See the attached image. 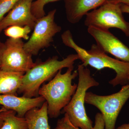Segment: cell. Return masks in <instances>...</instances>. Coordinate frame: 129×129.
<instances>
[{
  "label": "cell",
  "instance_id": "obj_7",
  "mask_svg": "<svg viewBox=\"0 0 129 129\" xmlns=\"http://www.w3.org/2000/svg\"><path fill=\"white\" fill-rule=\"evenodd\" d=\"M56 12L53 9L37 19L32 35L24 44L25 50L32 56L37 55L42 49L49 47L55 36L61 30V26L55 22Z\"/></svg>",
  "mask_w": 129,
  "mask_h": 129
},
{
  "label": "cell",
  "instance_id": "obj_10",
  "mask_svg": "<svg viewBox=\"0 0 129 129\" xmlns=\"http://www.w3.org/2000/svg\"><path fill=\"white\" fill-rule=\"evenodd\" d=\"M34 0H19L0 21V34L11 25L28 26L32 30L37 21L31 12V6Z\"/></svg>",
  "mask_w": 129,
  "mask_h": 129
},
{
  "label": "cell",
  "instance_id": "obj_9",
  "mask_svg": "<svg viewBox=\"0 0 129 129\" xmlns=\"http://www.w3.org/2000/svg\"><path fill=\"white\" fill-rule=\"evenodd\" d=\"M88 32L105 53H109L122 61L129 63V48L109 30L89 27Z\"/></svg>",
  "mask_w": 129,
  "mask_h": 129
},
{
  "label": "cell",
  "instance_id": "obj_2",
  "mask_svg": "<svg viewBox=\"0 0 129 129\" xmlns=\"http://www.w3.org/2000/svg\"><path fill=\"white\" fill-rule=\"evenodd\" d=\"M74 68V67L68 68L64 74L62 73V70H59L51 80L39 90V95L47 103L48 115L51 118H55L60 115L76 91L77 84H73L72 81L78 74L77 70L73 72Z\"/></svg>",
  "mask_w": 129,
  "mask_h": 129
},
{
  "label": "cell",
  "instance_id": "obj_20",
  "mask_svg": "<svg viewBox=\"0 0 129 129\" xmlns=\"http://www.w3.org/2000/svg\"><path fill=\"white\" fill-rule=\"evenodd\" d=\"M76 129H80L76 127ZM91 129H105V122L101 113L96 114L95 118V124Z\"/></svg>",
  "mask_w": 129,
  "mask_h": 129
},
{
  "label": "cell",
  "instance_id": "obj_23",
  "mask_svg": "<svg viewBox=\"0 0 129 129\" xmlns=\"http://www.w3.org/2000/svg\"><path fill=\"white\" fill-rule=\"evenodd\" d=\"M120 7L123 13L129 14V6L123 4H120Z\"/></svg>",
  "mask_w": 129,
  "mask_h": 129
},
{
  "label": "cell",
  "instance_id": "obj_21",
  "mask_svg": "<svg viewBox=\"0 0 129 129\" xmlns=\"http://www.w3.org/2000/svg\"><path fill=\"white\" fill-rule=\"evenodd\" d=\"M107 1L114 3L123 4L129 6V0H107Z\"/></svg>",
  "mask_w": 129,
  "mask_h": 129
},
{
  "label": "cell",
  "instance_id": "obj_8",
  "mask_svg": "<svg viewBox=\"0 0 129 129\" xmlns=\"http://www.w3.org/2000/svg\"><path fill=\"white\" fill-rule=\"evenodd\" d=\"M22 39L9 38L5 42L0 70L7 72L25 73L35 64L32 55L25 50Z\"/></svg>",
  "mask_w": 129,
  "mask_h": 129
},
{
  "label": "cell",
  "instance_id": "obj_1",
  "mask_svg": "<svg viewBox=\"0 0 129 129\" xmlns=\"http://www.w3.org/2000/svg\"><path fill=\"white\" fill-rule=\"evenodd\" d=\"M61 38L64 45L75 51L84 67L89 65L99 70L105 68L114 70L116 76L109 82L113 87L129 84V63L109 56L96 44L92 45L89 50L82 48L74 41L69 30L64 31Z\"/></svg>",
  "mask_w": 129,
  "mask_h": 129
},
{
  "label": "cell",
  "instance_id": "obj_12",
  "mask_svg": "<svg viewBox=\"0 0 129 129\" xmlns=\"http://www.w3.org/2000/svg\"><path fill=\"white\" fill-rule=\"evenodd\" d=\"M66 17L70 23H78L84 16L107 0H64Z\"/></svg>",
  "mask_w": 129,
  "mask_h": 129
},
{
  "label": "cell",
  "instance_id": "obj_18",
  "mask_svg": "<svg viewBox=\"0 0 129 129\" xmlns=\"http://www.w3.org/2000/svg\"><path fill=\"white\" fill-rule=\"evenodd\" d=\"M19 0H0V21Z\"/></svg>",
  "mask_w": 129,
  "mask_h": 129
},
{
  "label": "cell",
  "instance_id": "obj_3",
  "mask_svg": "<svg viewBox=\"0 0 129 129\" xmlns=\"http://www.w3.org/2000/svg\"><path fill=\"white\" fill-rule=\"evenodd\" d=\"M78 60L77 54H71L62 60L55 56L44 61H37L35 66L24 74L18 92L29 98L39 96V90L43 83L55 76L60 70L74 67Z\"/></svg>",
  "mask_w": 129,
  "mask_h": 129
},
{
  "label": "cell",
  "instance_id": "obj_4",
  "mask_svg": "<svg viewBox=\"0 0 129 129\" xmlns=\"http://www.w3.org/2000/svg\"><path fill=\"white\" fill-rule=\"evenodd\" d=\"M77 70L79 76L77 89L63 112L75 127L80 129H91L93 122L86 114L85 99L87 91L91 87L98 86L99 83L91 76L90 71L87 67L79 64Z\"/></svg>",
  "mask_w": 129,
  "mask_h": 129
},
{
  "label": "cell",
  "instance_id": "obj_19",
  "mask_svg": "<svg viewBox=\"0 0 129 129\" xmlns=\"http://www.w3.org/2000/svg\"><path fill=\"white\" fill-rule=\"evenodd\" d=\"M52 129H76L70 121L69 119L66 114L64 117L58 119L55 128Z\"/></svg>",
  "mask_w": 129,
  "mask_h": 129
},
{
  "label": "cell",
  "instance_id": "obj_16",
  "mask_svg": "<svg viewBox=\"0 0 129 129\" xmlns=\"http://www.w3.org/2000/svg\"><path fill=\"white\" fill-rule=\"evenodd\" d=\"M32 29L28 26L11 25L8 27L4 30V34L9 38L14 39H23L28 40Z\"/></svg>",
  "mask_w": 129,
  "mask_h": 129
},
{
  "label": "cell",
  "instance_id": "obj_13",
  "mask_svg": "<svg viewBox=\"0 0 129 129\" xmlns=\"http://www.w3.org/2000/svg\"><path fill=\"white\" fill-rule=\"evenodd\" d=\"M24 74L0 70V95L17 96L18 91Z\"/></svg>",
  "mask_w": 129,
  "mask_h": 129
},
{
  "label": "cell",
  "instance_id": "obj_15",
  "mask_svg": "<svg viewBox=\"0 0 129 129\" xmlns=\"http://www.w3.org/2000/svg\"><path fill=\"white\" fill-rule=\"evenodd\" d=\"M1 114L3 124L0 129H28L27 122L24 117L16 115L15 111L2 107Z\"/></svg>",
  "mask_w": 129,
  "mask_h": 129
},
{
  "label": "cell",
  "instance_id": "obj_22",
  "mask_svg": "<svg viewBox=\"0 0 129 129\" xmlns=\"http://www.w3.org/2000/svg\"><path fill=\"white\" fill-rule=\"evenodd\" d=\"M6 47L5 43H3L0 39V66H1V62L3 54Z\"/></svg>",
  "mask_w": 129,
  "mask_h": 129
},
{
  "label": "cell",
  "instance_id": "obj_11",
  "mask_svg": "<svg viewBox=\"0 0 129 129\" xmlns=\"http://www.w3.org/2000/svg\"><path fill=\"white\" fill-rule=\"evenodd\" d=\"M45 101L41 96L29 98L12 95H0V106L15 111L17 115L24 117L28 111L41 107Z\"/></svg>",
  "mask_w": 129,
  "mask_h": 129
},
{
  "label": "cell",
  "instance_id": "obj_6",
  "mask_svg": "<svg viewBox=\"0 0 129 129\" xmlns=\"http://www.w3.org/2000/svg\"><path fill=\"white\" fill-rule=\"evenodd\" d=\"M123 13L120 4L107 0L101 6L86 15L84 24L88 27H93L107 30L111 28L119 29L129 37V22L125 21Z\"/></svg>",
  "mask_w": 129,
  "mask_h": 129
},
{
  "label": "cell",
  "instance_id": "obj_25",
  "mask_svg": "<svg viewBox=\"0 0 129 129\" xmlns=\"http://www.w3.org/2000/svg\"><path fill=\"white\" fill-rule=\"evenodd\" d=\"M1 106H0V107ZM3 120L1 116V110H0V128L2 127L3 124Z\"/></svg>",
  "mask_w": 129,
  "mask_h": 129
},
{
  "label": "cell",
  "instance_id": "obj_24",
  "mask_svg": "<svg viewBox=\"0 0 129 129\" xmlns=\"http://www.w3.org/2000/svg\"><path fill=\"white\" fill-rule=\"evenodd\" d=\"M116 129H129V123L122 124Z\"/></svg>",
  "mask_w": 129,
  "mask_h": 129
},
{
  "label": "cell",
  "instance_id": "obj_17",
  "mask_svg": "<svg viewBox=\"0 0 129 129\" xmlns=\"http://www.w3.org/2000/svg\"><path fill=\"white\" fill-rule=\"evenodd\" d=\"M61 0H36L32 3L31 12L33 15L37 19L46 15L44 7L50 3L55 2Z\"/></svg>",
  "mask_w": 129,
  "mask_h": 129
},
{
  "label": "cell",
  "instance_id": "obj_5",
  "mask_svg": "<svg viewBox=\"0 0 129 129\" xmlns=\"http://www.w3.org/2000/svg\"><path fill=\"white\" fill-rule=\"evenodd\" d=\"M129 99V84L122 86L119 91L108 95L86 92L85 101L101 111L105 122V129H115L116 121L122 108Z\"/></svg>",
  "mask_w": 129,
  "mask_h": 129
},
{
  "label": "cell",
  "instance_id": "obj_14",
  "mask_svg": "<svg viewBox=\"0 0 129 129\" xmlns=\"http://www.w3.org/2000/svg\"><path fill=\"white\" fill-rule=\"evenodd\" d=\"M48 115L46 101L40 107L28 111L24 116L27 122L28 129H51Z\"/></svg>",
  "mask_w": 129,
  "mask_h": 129
}]
</instances>
